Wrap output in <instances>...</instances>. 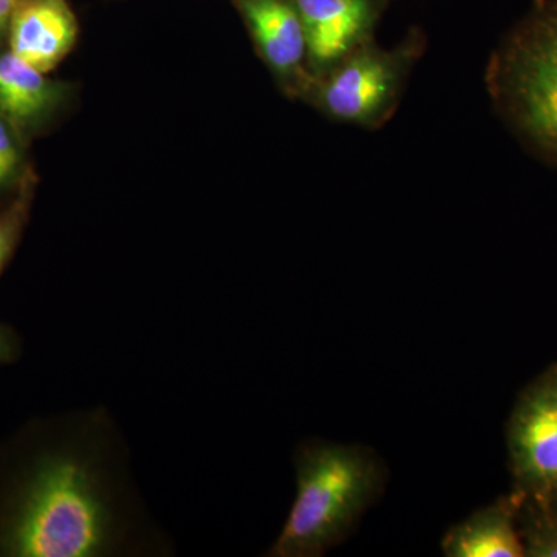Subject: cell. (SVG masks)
Masks as SVG:
<instances>
[{"label": "cell", "mask_w": 557, "mask_h": 557, "mask_svg": "<svg viewBox=\"0 0 557 557\" xmlns=\"http://www.w3.org/2000/svg\"><path fill=\"white\" fill-rule=\"evenodd\" d=\"M11 51L0 54V119L22 138L47 123L64 101L62 84Z\"/></svg>", "instance_id": "ba28073f"}, {"label": "cell", "mask_w": 557, "mask_h": 557, "mask_svg": "<svg viewBox=\"0 0 557 557\" xmlns=\"http://www.w3.org/2000/svg\"><path fill=\"white\" fill-rule=\"evenodd\" d=\"M518 530L525 556L557 557V515L547 502L522 493Z\"/></svg>", "instance_id": "8fae6325"}, {"label": "cell", "mask_w": 557, "mask_h": 557, "mask_svg": "<svg viewBox=\"0 0 557 557\" xmlns=\"http://www.w3.org/2000/svg\"><path fill=\"white\" fill-rule=\"evenodd\" d=\"M306 33L307 57L317 65L343 60L375 17L372 0H293Z\"/></svg>", "instance_id": "52a82bcc"}, {"label": "cell", "mask_w": 557, "mask_h": 557, "mask_svg": "<svg viewBox=\"0 0 557 557\" xmlns=\"http://www.w3.org/2000/svg\"><path fill=\"white\" fill-rule=\"evenodd\" d=\"M21 355V339L10 325L0 322V366L11 364Z\"/></svg>", "instance_id": "5bb4252c"}, {"label": "cell", "mask_w": 557, "mask_h": 557, "mask_svg": "<svg viewBox=\"0 0 557 557\" xmlns=\"http://www.w3.org/2000/svg\"><path fill=\"white\" fill-rule=\"evenodd\" d=\"M522 491L500 498L450 528L442 542L448 557H523L518 530V511Z\"/></svg>", "instance_id": "30bf717a"}, {"label": "cell", "mask_w": 557, "mask_h": 557, "mask_svg": "<svg viewBox=\"0 0 557 557\" xmlns=\"http://www.w3.org/2000/svg\"><path fill=\"white\" fill-rule=\"evenodd\" d=\"M260 54L281 76H293L307 57L306 33L293 0H234Z\"/></svg>", "instance_id": "9c48e42d"}, {"label": "cell", "mask_w": 557, "mask_h": 557, "mask_svg": "<svg viewBox=\"0 0 557 557\" xmlns=\"http://www.w3.org/2000/svg\"><path fill=\"white\" fill-rule=\"evenodd\" d=\"M25 215L27 211H25L24 201L0 212V274L9 265L11 256L21 239Z\"/></svg>", "instance_id": "4fadbf2b"}, {"label": "cell", "mask_w": 557, "mask_h": 557, "mask_svg": "<svg viewBox=\"0 0 557 557\" xmlns=\"http://www.w3.org/2000/svg\"><path fill=\"white\" fill-rule=\"evenodd\" d=\"M498 101L539 149L557 157V0L539 7L498 54Z\"/></svg>", "instance_id": "3957f363"}, {"label": "cell", "mask_w": 557, "mask_h": 557, "mask_svg": "<svg viewBox=\"0 0 557 557\" xmlns=\"http://www.w3.org/2000/svg\"><path fill=\"white\" fill-rule=\"evenodd\" d=\"M46 424L0 448V556L91 557L120 541L98 461Z\"/></svg>", "instance_id": "6da1fadb"}, {"label": "cell", "mask_w": 557, "mask_h": 557, "mask_svg": "<svg viewBox=\"0 0 557 557\" xmlns=\"http://www.w3.org/2000/svg\"><path fill=\"white\" fill-rule=\"evenodd\" d=\"M397 81V64L368 51L348 60L327 81L321 102L336 119L370 123L394 100Z\"/></svg>", "instance_id": "5b68a950"}, {"label": "cell", "mask_w": 557, "mask_h": 557, "mask_svg": "<svg viewBox=\"0 0 557 557\" xmlns=\"http://www.w3.org/2000/svg\"><path fill=\"white\" fill-rule=\"evenodd\" d=\"M518 490L542 502L557 498V364L520 395L508 426Z\"/></svg>", "instance_id": "277c9868"}, {"label": "cell", "mask_w": 557, "mask_h": 557, "mask_svg": "<svg viewBox=\"0 0 557 557\" xmlns=\"http://www.w3.org/2000/svg\"><path fill=\"white\" fill-rule=\"evenodd\" d=\"M17 0H0V38L9 30L11 16L16 9Z\"/></svg>", "instance_id": "9a60e30c"}, {"label": "cell", "mask_w": 557, "mask_h": 557, "mask_svg": "<svg viewBox=\"0 0 557 557\" xmlns=\"http://www.w3.org/2000/svg\"><path fill=\"white\" fill-rule=\"evenodd\" d=\"M78 22L65 0H17L9 27L10 51L44 73L75 47Z\"/></svg>", "instance_id": "8992f818"}, {"label": "cell", "mask_w": 557, "mask_h": 557, "mask_svg": "<svg viewBox=\"0 0 557 557\" xmlns=\"http://www.w3.org/2000/svg\"><path fill=\"white\" fill-rule=\"evenodd\" d=\"M296 483L295 502L270 556L324 555L379 496L384 469L364 446L310 443L296 454Z\"/></svg>", "instance_id": "7a4b0ae2"}, {"label": "cell", "mask_w": 557, "mask_h": 557, "mask_svg": "<svg viewBox=\"0 0 557 557\" xmlns=\"http://www.w3.org/2000/svg\"><path fill=\"white\" fill-rule=\"evenodd\" d=\"M21 135L0 119V193L10 188L22 170Z\"/></svg>", "instance_id": "7c38bea8"}, {"label": "cell", "mask_w": 557, "mask_h": 557, "mask_svg": "<svg viewBox=\"0 0 557 557\" xmlns=\"http://www.w3.org/2000/svg\"><path fill=\"white\" fill-rule=\"evenodd\" d=\"M548 504H549V507L555 509V512L557 515V498H555V500H553V502H548Z\"/></svg>", "instance_id": "2e32d148"}]
</instances>
